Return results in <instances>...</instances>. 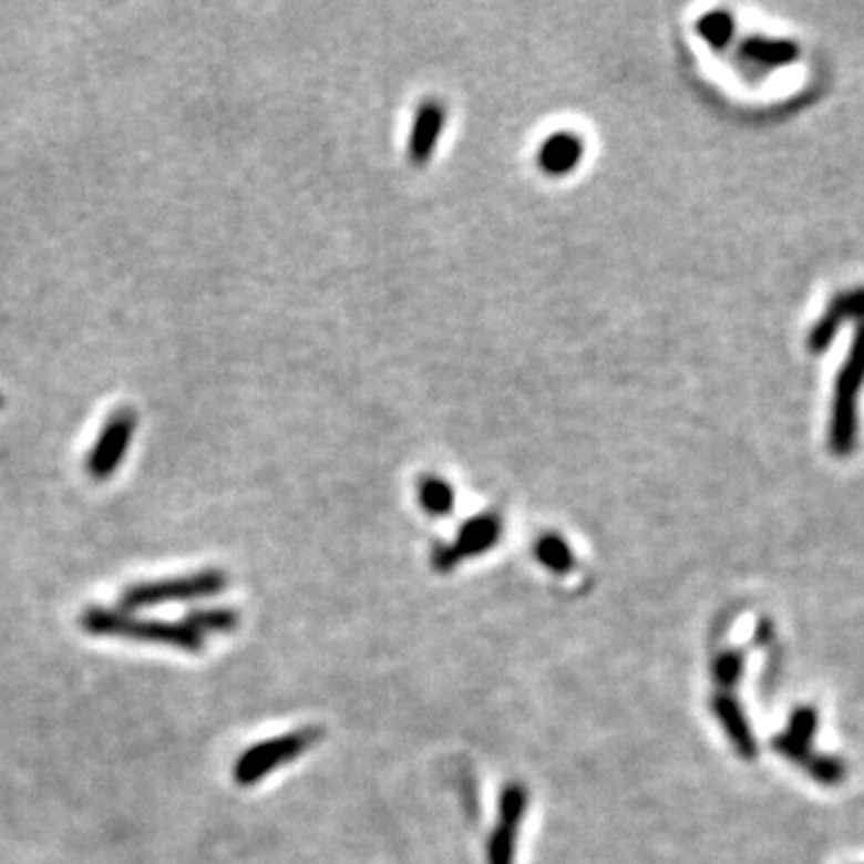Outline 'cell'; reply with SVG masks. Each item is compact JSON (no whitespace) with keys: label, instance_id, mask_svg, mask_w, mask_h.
Returning a JSON list of instances; mask_svg holds the SVG:
<instances>
[{"label":"cell","instance_id":"1","mask_svg":"<svg viewBox=\"0 0 864 864\" xmlns=\"http://www.w3.org/2000/svg\"><path fill=\"white\" fill-rule=\"evenodd\" d=\"M80 627L92 637H111L140 644H156L168 648H181L185 654H199L205 639L183 623H166V619H144L130 610L101 608L92 605L80 615Z\"/></svg>","mask_w":864,"mask_h":864},{"label":"cell","instance_id":"2","mask_svg":"<svg viewBox=\"0 0 864 864\" xmlns=\"http://www.w3.org/2000/svg\"><path fill=\"white\" fill-rule=\"evenodd\" d=\"M864 384V320H860L853 343L843 360L833 389V409L829 425L831 450L845 456L855 450L857 442V399Z\"/></svg>","mask_w":864,"mask_h":864},{"label":"cell","instance_id":"3","mask_svg":"<svg viewBox=\"0 0 864 864\" xmlns=\"http://www.w3.org/2000/svg\"><path fill=\"white\" fill-rule=\"evenodd\" d=\"M228 586V576L222 569H199L193 574L166 576V579L140 582L127 586L121 594L123 610L135 613L140 608H154V605L187 603L219 596Z\"/></svg>","mask_w":864,"mask_h":864},{"label":"cell","instance_id":"4","mask_svg":"<svg viewBox=\"0 0 864 864\" xmlns=\"http://www.w3.org/2000/svg\"><path fill=\"white\" fill-rule=\"evenodd\" d=\"M819 728V713L814 706H800L792 711L788 730L773 740L778 754L798 763L821 785H835L845 778V767L833 757H819L812 752V740Z\"/></svg>","mask_w":864,"mask_h":864},{"label":"cell","instance_id":"5","mask_svg":"<svg viewBox=\"0 0 864 864\" xmlns=\"http://www.w3.org/2000/svg\"><path fill=\"white\" fill-rule=\"evenodd\" d=\"M320 738H322L320 728H300L296 732L279 734V738H271L255 747H248L236 761L234 781L243 788H250L263 781V778L269 775L271 771H277L281 763L298 759Z\"/></svg>","mask_w":864,"mask_h":864},{"label":"cell","instance_id":"6","mask_svg":"<svg viewBox=\"0 0 864 864\" xmlns=\"http://www.w3.org/2000/svg\"><path fill=\"white\" fill-rule=\"evenodd\" d=\"M135 430H137L135 411L119 409L109 415V421L104 428H101L90 456H86V473H90L94 481H106L121 469Z\"/></svg>","mask_w":864,"mask_h":864},{"label":"cell","instance_id":"7","mask_svg":"<svg viewBox=\"0 0 864 864\" xmlns=\"http://www.w3.org/2000/svg\"><path fill=\"white\" fill-rule=\"evenodd\" d=\"M502 522L495 514L473 516L471 522L461 526L456 533V543L450 547H440L435 553V567L438 569H452L459 559L485 553L493 547L500 538Z\"/></svg>","mask_w":864,"mask_h":864},{"label":"cell","instance_id":"8","mask_svg":"<svg viewBox=\"0 0 864 864\" xmlns=\"http://www.w3.org/2000/svg\"><path fill=\"white\" fill-rule=\"evenodd\" d=\"M850 320H864V286H857L853 291H843L829 302V308L812 327L810 337H806L810 351L824 353L831 346V341L835 339V335H839L843 322Z\"/></svg>","mask_w":864,"mask_h":864},{"label":"cell","instance_id":"9","mask_svg":"<svg viewBox=\"0 0 864 864\" xmlns=\"http://www.w3.org/2000/svg\"><path fill=\"white\" fill-rule=\"evenodd\" d=\"M524 812H526V790L522 785H510L502 795V821L493 835V841H490V850H487L490 864H512L516 829L522 824Z\"/></svg>","mask_w":864,"mask_h":864},{"label":"cell","instance_id":"10","mask_svg":"<svg viewBox=\"0 0 864 864\" xmlns=\"http://www.w3.org/2000/svg\"><path fill=\"white\" fill-rule=\"evenodd\" d=\"M442 125H444V109L438 104V101H425V104H421V109L415 113L411 142H409V154L415 166L428 164Z\"/></svg>","mask_w":864,"mask_h":864},{"label":"cell","instance_id":"11","mask_svg":"<svg viewBox=\"0 0 864 864\" xmlns=\"http://www.w3.org/2000/svg\"><path fill=\"white\" fill-rule=\"evenodd\" d=\"M584 156V142L574 133H555L547 137L538 150V164L547 176H565L574 166H579Z\"/></svg>","mask_w":864,"mask_h":864},{"label":"cell","instance_id":"12","mask_svg":"<svg viewBox=\"0 0 864 864\" xmlns=\"http://www.w3.org/2000/svg\"><path fill=\"white\" fill-rule=\"evenodd\" d=\"M713 713L720 720V726H723L730 742L734 744V752L744 759H754L757 757V740L752 734V728H749V723H747V716L740 709V703L734 701L732 697L718 695L713 699Z\"/></svg>","mask_w":864,"mask_h":864},{"label":"cell","instance_id":"13","mask_svg":"<svg viewBox=\"0 0 864 864\" xmlns=\"http://www.w3.org/2000/svg\"><path fill=\"white\" fill-rule=\"evenodd\" d=\"M742 53L749 61L778 68L795 63L800 55V47L792 39H773V37H747L742 41Z\"/></svg>","mask_w":864,"mask_h":864},{"label":"cell","instance_id":"14","mask_svg":"<svg viewBox=\"0 0 864 864\" xmlns=\"http://www.w3.org/2000/svg\"><path fill=\"white\" fill-rule=\"evenodd\" d=\"M183 625L205 639V634H228L238 629L240 613L236 608H195L185 613Z\"/></svg>","mask_w":864,"mask_h":864},{"label":"cell","instance_id":"15","mask_svg":"<svg viewBox=\"0 0 864 864\" xmlns=\"http://www.w3.org/2000/svg\"><path fill=\"white\" fill-rule=\"evenodd\" d=\"M533 553H536L541 565H545L551 572L557 574H567L574 567V555L569 551V545L562 541L557 533H545L533 545Z\"/></svg>","mask_w":864,"mask_h":864},{"label":"cell","instance_id":"16","mask_svg":"<svg viewBox=\"0 0 864 864\" xmlns=\"http://www.w3.org/2000/svg\"><path fill=\"white\" fill-rule=\"evenodd\" d=\"M418 500H421L423 510L430 514H450L454 507L452 487L435 479V475H425L418 483Z\"/></svg>","mask_w":864,"mask_h":864},{"label":"cell","instance_id":"17","mask_svg":"<svg viewBox=\"0 0 864 864\" xmlns=\"http://www.w3.org/2000/svg\"><path fill=\"white\" fill-rule=\"evenodd\" d=\"M697 29H699V34L711 43V47L723 49L726 43L732 39V32H734L732 14H728V12H723V10L706 12L703 18L699 20Z\"/></svg>","mask_w":864,"mask_h":864},{"label":"cell","instance_id":"18","mask_svg":"<svg viewBox=\"0 0 864 864\" xmlns=\"http://www.w3.org/2000/svg\"><path fill=\"white\" fill-rule=\"evenodd\" d=\"M744 658L740 651H726L713 660V680L720 687H734L742 677Z\"/></svg>","mask_w":864,"mask_h":864},{"label":"cell","instance_id":"19","mask_svg":"<svg viewBox=\"0 0 864 864\" xmlns=\"http://www.w3.org/2000/svg\"><path fill=\"white\" fill-rule=\"evenodd\" d=\"M0 407H3V397H0Z\"/></svg>","mask_w":864,"mask_h":864}]
</instances>
